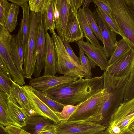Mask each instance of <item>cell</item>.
I'll return each mask as SVG.
<instances>
[{
	"label": "cell",
	"mask_w": 134,
	"mask_h": 134,
	"mask_svg": "<svg viewBox=\"0 0 134 134\" xmlns=\"http://www.w3.org/2000/svg\"><path fill=\"white\" fill-rule=\"evenodd\" d=\"M126 5L132 16L134 18V0H124Z\"/></svg>",
	"instance_id": "43"
},
{
	"label": "cell",
	"mask_w": 134,
	"mask_h": 134,
	"mask_svg": "<svg viewBox=\"0 0 134 134\" xmlns=\"http://www.w3.org/2000/svg\"><path fill=\"white\" fill-rule=\"evenodd\" d=\"M53 122L47 118L40 116L28 117L26 125H28L34 131L33 134H40L45 128L48 126L54 124Z\"/></svg>",
	"instance_id": "25"
},
{
	"label": "cell",
	"mask_w": 134,
	"mask_h": 134,
	"mask_svg": "<svg viewBox=\"0 0 134 134\" xmlns=\"http://www.w3.org/2000/svg\"><path fill=\"white\" fill-rule=\"evenodd\" d=\"M113 19L134 48V18L124 0H106Z\"/></svg>",
	"instance_id": "4"
},
{
	"label": "cell",
	"mask_w": 134,
	"mask_h": 134,
	"mask_svg": "<svg viewBox=\"0 0 134 134\" xmlns=\"http://www.w3.org/2000/svg\"><path fill=\"white\" fill-rule=\"evenodd\" d=\"M54 0H46L42 11L40 13L46 31H51L55 29L54 16Z\"/></svg>",
	"instance_id": "24"
},
{
	"label": "cell",
	"mask_w": 134,
	"mask_h": 134,
	"mask_svg": "<svg viewBox=\"0 0 134 134\" xmlns=\"http://www.w3.org/2000/svg\"><path fill=\"white\" fill-rule=\"evenodd\" d=\"M102 75L105 94L104 102L97 112L87 119L89 121L102 124L107 120L108 122L111 115L122 103L130 75L122 77H114L105 71Z\"/></svg>",
	"instance_id": "2"
},
{
	"label": "cell",
	"mask_w": 134,
	"mask_h": 134,
	"mask_svg": "<svg viewBox=\"0 0 134 134\" xmlns=\"http://www.w3.org/2000/svg\"><path fill=\"white\" fill-rule=\"evenodd\" d=\"M46 51L43 75H55L57 73V58L53 40L47 31L46 32Z\"/></svg>",
	"instance_id": "19"
},
{
	"label": "cell",
	"mask_w": 134,
	"mask_h": 134,
	"mask_svg": "<svg viewBox=\"0 0 134 134\" xmlns=\"http://www.w3.org/2000/svg\"><path fill=\"white\" fill-rule=\"evenodd\" d=\"M0 124L5 127L10 124L6 114L0 102Z\"/></svg>",
	"instance_id": "40"
},
{
	"label": "cell",
	"mask_w": 134,
	"mask_h": 134,
	"mask_svg": "<svg viewBox=\"0 0 134 134\" xmlns=\"http://www.w3.org/2000/svg\"><path fill=\"white\" fill-rule=\"evenodd\" d=\"M10 46L15 65L23 75L24 52L23 44L17 35L12 36L10 42Z\"/></svg>",
	"instance_id": "22"
},
{
	"label": "cell",
	"mask_w": 134,
	"mask_h": 134,
	"mask_svg": "<svg viewBox=\"0 0 134 134\" xmlns=\"http://www.w3.org/2000/svg\"><path fill=\"white\" fill-rule=\"evenodd\" d=\"M54 126L57 134H98L107 129L102 124L86 119L61 121Z\"/></svg>",
	"instance_id": "7"
},
{
	"label": "cell",
	"mask_w": 134,
	"mask_h": 134,
	"mask_svg": "<svg viewBox=\"0 0 134 134\" xmlns=\"http://www.w3.org/2000/svg\"><path fill=\"white\" fill-rule=\"evenodd\" d=\"M22 86L33 108L38 116L47 118L55 124L61 122L55 113L35 94L30 86L28 85Z\"/></svg>",
	"instance_id": "15"
},
{
	"label": "cell",
	"mask_w": 134,
	"mask_h": 134,
	"mask_svg": "<svg viewBox=\"0 0 134 134\" xmlns=\"http://www.w3.org/2000/svg\"><path fill=\"white\" fill-rule=\"evenodd\" d=\"M92 0H83L82 6V8H88Z\"/></svg>",
	"instance_id": "46"
},
{
	"label": "cell",
	"mask_w": 134,
	"mask_h": 134,
	"mask_svg": "<svg viewBox=\"0 0 134 134\" xmlns=\"http://www.w3.org/2000/svg\"><path fill=\"white\" fill-rule=\"evenodd\" d=\"M79 47V59L81 65L85 73V79H88L92 78V74L91 70L95 68V66L92 63L88 57L85 55L83 51Z\"/></svg>",
	"instance_id": "30"
},
{
	"label": "cell",
	"mask_w": 134,
	"mask_h": 134,
	"mask_svg": "<svg viewBox=\"0 0 134 134\" xmlns=\"http://www.w3.org/2000/svg\"><path fill=\"white\" fill-rule=\"evenodd\" d=\"M4 111L10 124L20 128L26 125L28 117L17 104L9 99L7 106Z\"/></svg>",
	"instance_id": "18"
},
{
	"label": "cell",
	"mask_w": 134,
	"mask_h": 134,
	"mask_svg": "<svg viewBox=\"0 0 134 134\" xmlns=\"http://www.w3.org/2000/svg\"><path fill=\"white\" fill-rule=\"evenodd\" d=\"M11 34L0 40V54L3 58L10 75L12 79L21 86L25 85V78L15 65L11 53L10 42Z\"/></svg>",
	"instance_id": "9"
},
{
	"label": "cell",
	"mask_w": 134,
	"mask_h": 134,
	"mask_svg": "<svg viewBox=\"0 0 134 134\" xmlns=\"http://www.w3.org/2000/svg\"><path fill=\"white\" fill-rule=\"evenodd\" d=\"M103 76L88 79L80 78L63 83L44 92L47 96L64 105H76L103 89Z\"/></svg>",
	"instance_id": "1"
},
{
	"label": "cell",
	"mask_w": 134,
	"mask_h": 134,
	"mask_svg": "<svg viewBox=\"0 0 134 134\" xmlns=\"http://www.w3.org/2000/svg\"><path fill=\"white\" fill-rule=\"evenodd\" d=\"M134 99V69L129 76L126 87L123 103L127 102Z\"/></svg>",
	"instance_id": "32"
},
{
	"label": "cell",
	"mask_w": 134,
	"mask_h": 134,
	"mask_svg": "<svg viewBox=\"0 0 134 134\" xmlns=\"http://www.w3.org/2000/svg\"><path fill=\"white\" fill-rule=\"evenodd\" d=\"M10 33L0 24V40L3 37L10 35Z\"/></svg>",
	"instance_id": "44"
},
{
	"label": "cell",
	"mask_w": 134,
	"mask_h": 134,
	"mask_svg": "<svg viewBox=\"0 0 134 134\" xmlns=\"http://www.w3.org/2000/svg\"><path fill=\"white\" fill-rule=\"evenodd\" d=\"M41 18L40 13L32 11L30 13V31L26 49L24 53L23 67V76L24 78L28 79L31 78L36 66L37 42Z\"/></svg>",
	"instance_id": "3"
},
{
	"label": "cell",
	"mask_w": 134,
	"mask_h": 134,
	"mask_svg": "<svg viewBox=\"0 0 134 134\" xmlns=\"http://www.w3.org/2000/svg\"><path fill=\"white\" fill-rule=\"evenodd\" d=\"M54 124L47 126L42 131L40 134H57L55 130Z\"/></svg>",
	"instance_id": "42"
},
{
	"label": "cell",
	"mask_w": 134,
	"mask_h": 134,
	"mask_svg": "<svg viewBox=\"0 0 134 134\" xmlns=\"http://www.w3.org/2000/svg\"><path fill=\"white\" fill-rule=\"evenodd\" d=\"M46 0H30L29 7L30 11L41 13L42 11Z\"/></svg>",
	"instance_id": "35"
},
{
	"label": "cell",
	"mask_w": 134,
	"mask_h": 134,
	"mask_svg": "<svg viewBox=\"0 0 134 134\" xmlns=\"http://www.w3.org/2000/svg\"><path fill=\"white\" fill-rule=\"evenodd\" d=\"M76 42L94 66H99L102 70H106L109 65L102 46H95L90 44L88 41H84L83 38Z\"/></svg>",
	"instance_id": "13"
},
{
	"label": "cell",
	"mask_w": 134,
	"mask_h": 134,
	"mask_svg": "<svg viewBox=\"0 0 134 134\" xmlns=\"http://www.w3.org/2000/svg\"><path fill=\"white\" fill-rule=\"evenodd\" d=\"M19 12V7L12 3L4 26L5 29L9 33L15 30L18 25V16Z\"/></svg>",
	"instance_id": "27"
},
{
	"label": "cell",
	"mask_w": 134,
	"mask_h": 134,
	"mask_svg": "<svg viewBox=\"0 0 134 134\" xmlns=\"http://www.w3.org/2000/svg\"><path fill=\"white\" fill-rule=\"evenodd\" d=\"M11 4L7 0H0V24L4 26Z\"/></svg>",
	"instance_id": "34"
},
{
	"label": "cell",
	"mask_w": 134,
	"mask_h": 134,
	"mask_svg": "<svg viewBox=\"0 0 134 134\" xmlns=\"http://www.w3.org/2000/svg\"><path fill=\"white\" fill-rule=\"evenodd\" d=\"M98 134H115L114 133H111L109 132H108V131L107 130V129L104 131L102 132L101 133H99Z\"/></svg>",
	"instance_id": "49"
},
{
	"label": "cell",
	"mask_w": 134,
	"mask_h": 134,
	"mask_svg": "<svg viewBox=\"0 0 134 134\" xmlns=\"http://www.w3.org/2000/svg\"><path fill=\"white\" fill-rule=\"evenodd\" d=\"M0 70L9 79H12L9 71L2 57L0 54Z\"/></svg>",
	"instance_id": "41"
},
{
	"label": "cell",
	"mask_w": 134,
	"mask_h": 134,
	"mask_svg": "<svg viewBox=\"0 0 134 134\" xmlns=\"http://www.w3.org/2000/svg\"><path fill=\"white\" fill-rule=\"evenodd\" d=\"M77 17L83 33V37L91 44L97 47L101 46L90 26L83 9L81 7L78 10Z\"/></svg>",
	"instance_id": "23"
},
{
	"label": "cell",
	"mask_w": 134,
	"mask_h": 134,
	"mask_svg": "<svg viewBox=\"0 0 134 134\" xmlns=\"http://www.w3.org/2000/svg\"><path fill=\"white\" fill-rule=\"evenodd\" d=\"M63 42L64 47L69 55L77 64L82 69L81 65L79 58L76 55L70 46L69 43L64 40Z\"/></svg>",
	"instance_id": "37"
},
{
	"label": "cell",
	"mask_w": 134,
	"mask_h": 134,
	"mask_svg": "<svg viewBox=\"0 0 134 134\" xmlns=\"http://www.w3.org/2000/svg\"><path fill=\"white\" fill-rule=\"evenodd\" d=\"M21 7L23 11V17L17 35L23 44L24 53L26 48L30 28V9L28 2Z\"/></svg>",
	"instance_id": "21"
},
{
	"label": "cell",
	"mask_w": 134,
	"mask_h": 134,
	"mask_svg": "<svg viewBox=\"0 0 134 134\" xmlns=\"http://www.w3.org/2000/svg\"><path fill=\"white\" fill-rule=\"evenodd\" d=\"M71 11L75 16L77 18L78 10L82 5L83 0H68Z\"/></svg>",
	"instance_id": "38"
},
{
	"label": "cell",
	"mask_w": 134,
	"mask_h": 134,
	"mask_svg": "<svg viewBox=\"0 0 134 134\" xmlns=\"http://www.w3.org/2000/svg\"><path fill=\"white\" fill-rule=\"evenodd\" d=\"M46 31L41 16L40 28L37 42L36 51L37 60L33 74L36 77L40 76L42 70L44 68L46 51Z\"/></svg>",
	"instance_id": "17"
},
{
	"label": "cell",
	"mask_w": 134,
	"mask_h": 134,
	"mask_svg": "<svg viewBox=\"0 0 134 134\" xmlns=\"http://www.w3.org/2000/svg\"><path fill=\"white\" fill-rule=\"evenodd\" d=\"M83 37V33L77 18L74 16L70 9L64 40L69 43L73 42L79 41Z\"/></svg>",
	"instance_id": "20"
},
{
	"label": "cell",
	"mask_w": 134,
	"mask_h": 134,
	"mask_svg": "<svg viewBox=\"0 0 134 134\" xmlns=\"http://www.w3.org/2000/svg\"><path fill=\"white\" fill-rule=\"evenodd\" d=\"M93 14L94 19L97 24L103 40V49L107 58L110 57L116 46L117 34L112 31L99 15L95 5Z\"/></svg>",
	"instance_id": "11"
},
{
	"label": "cell",
	"mask_w": 134,
	"mask_h": 134,
	"mask_svg": "<svg viewBox=\"0 0 134 134\" xmlns=\"http://www.w3.org/2000/svg\"><path fill=\"white\" fill-rule=\"evenodd\" d=\"M96 8L100 17L110 29L117 34L121 36L122 38H124L127 41L124 34L118 26L114 19L110 17L99 7H97Z\"/></svg>",
	"instance_id": "29"
},
{
	"label": "cell",
	"mask_w": 134,
	"mask_h": 134,
	"mask_svg": "<svg viewBox=\"0 0 134 134\" xmlns=\"http://www.w3.org/2000/svg\"><path fill=\"white\" fill-rule=\"evenodd\" d=\"M107 129L118 134L129 129H134V99L121 104L111 115Z\"/></svg>",
	"instance_id": "6"
},
{
	"label": "cell",
	"mask_w": 134,
	"mask_h": 134,
	"mask_svg": "<svg viewBox=\"0 0 134 134\" xmlns=\"http://www.w3.org/2000/svg\"><path fill=\"white\" fill-rule=\"evenodd\" d=\"M79 78L65 75L59 76L43 75L35 78H31L29 85L34 89L44 92L59 85L74 81Z\"/></svg>",
	"instance_id": "10"
},
{
	"label": "cell",
	"mask_w": 134,
	"mask_h": 134,
	"mask_svg": "<svg viewBox=\"0 0 134 134\" xmlns=\"http://www.w3.org/2000/svg\"><path fill=\"white\" fill-rule=\"evenodd\" d=\"M55 29L62 41L64 40L70 8L68 0H54Z\"/></svg>",
	"instance_id": "14"
},
{
	"label": "cell",
	"mask_w": 134,
	"mask_h": 134,
	"mask_svg": "<svg viewBox=\"0 0 134 134\" xmlns=\"http://www.w3.org/2000/svg\"><path fill=\"white\" fill-rule=\"evenodd\" d=\"M118 134H134V129H128L123 131Z\"/></svg>",
	"instance_id": "47"
},
{
	"label": "cell",
	"mask_w": 134,
	"mask_h": 134,
	"mask_svg": "<svg viewBox=\"0 0 134 134\" xmlns=\"http://www.w3.org/2000/svg\"><path fill=\"white\" fill-rule=\"evenodd\" d=\"M94 4L99 7L113 19L111 11L108 6L106 0H92Z\"/></svg>",
	"instance_id": "39"
},
{
	"label": "cell",
	"mask_w": 134,
	"mask_h": 134,
	"mask_svg": "<svg viewBox=\"0 0 134 134\" xmlns=\"http://www.w3.org/2000/svg\"><path fill=\"white\" fill-rule=\"evenodd\" d=\"M11 83L9 99L17 104L25 111L28 117L38 116L33 108L22 86L9 79Z\"/></svg>",
	"instance_id": "16"
},
{
	"label": "cell",
	"mask_w": 134,
	"mask_h": 134,
	"mask_svg": "<svg viewBox=\"0 0 134 134\" xmlns=\"http://www.w3.org/2000/svg\"><path fill=\"white\" fill-rule=\"evenodd\" d=\"M8 1L19 7H21L29 1L28 0H9Z\"/></svg>",
	"instance_id": "45"
},
{
	"label": "cell",
	"mask_w": 134,
	"mask_h": 134,
	"mask_svg": "<svg viewBox=\"0 0 134 134\" xmlns=\"http://www.w3.org/2000/svg\"><path fill=\"white\" fill-rule=\"evenodd\" d=\"M0 93H6L0 85Z\"/></svg>",
	"instance_id": "50"
},
{
	"label": "cell",
	"mask_w": 134,
	"mask_h": 134,
	"mask_svg": "<svg viewBox=\"0 0 134 134\" xmlns=\"http://www.w3.org/2000/svg\"><path fill=\"white\" fill-rule=\"evenodd\" d=\"M31 88L35 94L54 112L60 113L62 111L63 104L52 100L48 97L44 92Z\"/></svg>",
	"instance_id": "28"
},
{
	"label": "cell",
	"mask_w": 134,
	"mask_h": 134,
	"mask_svg": "<svg viewBox=\"0 0 134 134\" xmlns=\"http://www.w3.org/2000/svg\"><path fill=\"white\" fill-rule=\"evenodd\" d=\"M105 99V94L103 89L82 103L68 121L87 119L99 109L104 102Z\"/></svg>",
	"instance_id": "8"
},
{
	"label": "cell",
	"mask_w": 134,
	"mask_h": 134,
	"mask_svg": "<svg viewBox=\"0 0 134 134\" xmlns=\"http://www.w3.org/2000/svg\"><path fill=\"white\" fill-rule=\"evenodd\" d=\"M11 85L9 79L0 70V85L8 96L10 93Z\"/></svg>",
	"instance_id": "36"
},
{
	"label": "cell",
	"mask_w": 134,
	"mask_h": 134,
	"mask_svg": "<svg viewBox=\"0 0 134 134\" xmlns=\"http://www.w3.org/2000/svg\"><path fill=\"white\" fill-rule=\"evenodd\" d=\"M50 32L52 34V38L57 56V73L63 75L85 78V74L83 70L69 55L60 37L54 30Z\"/></svg>",
	"instance_id": "5"
},
{
	"label": "cell",
	"mask_w": 134,
	"mask_h": 134,
	"mask_svg": "<svg viewBox=\"0 0 134 134\" xmlns=\"http://www.w3.org/2000/svg\"><path fill=\"white\" fill-rule=\"evenodd\" d=\"M131 48H133L130 43L122 38L117 42L114 51L108 61L109 66L122 57Z\"/></svg>",
	"instance_id": "26"
},
{
	"label": "cell",
	"mask_w": 134,
	"mask_h": 134,
	"mask_svg": "<svg viewBox=\"0 0 134 134\" xmlns=\"http://www.w3.org/2000/svg\"><path fill=\"white\" fill-rule=\"evenodd\" d=\"M82 103L75 105H64L63 110L60 112L55 113L61 121H67Z\"/></svg>",
	"instance_id": "33"
},
{
	"label": "cell",
	"mask_w": 134,
	"mask_h": 134,
	"mask_svg": "<svg viewBox=\"0 0 134 134\" xmlns=\"http://www.w3.org/2000/svg\"><path fill=\"white\" fill-rule=\"evenodd\" d=\"M134 69V49L131 48L122 57L108 66L105 71L116 77L129 76Z\"/></svg>",
	"instance_id": "12"
},
{
	"label": "cell",
	"mask_w": 134,
	"mask_h": 134,
	"mask_svg": "<svg viewBox=\"0 0 134 134\" xmlns=\"http://www.w3.org/2000/svg\"><path fill=\"white\" fill-rule=\"evenodd\" d=\"M0 134H7L4 126L0 124Z\"/></svg>",
	"instance_id": "48"
},
{
	"label": "cell",
	"mask_w": 134,
	"mask_h": 134,
	"mask_svg": "<svg viewBox=\"0 0 134 134\" xmlns=\"http://www.w3.org/2000/svg\"><path fill=\"white\" fill-rule=\"evenodd\" d=\"M88 22L93 33L98 39L103 43V40L100 30L94 17L93 12L88 8H82Z\"/></svg>",
	"instance_id": "31"
}]
</instances>
